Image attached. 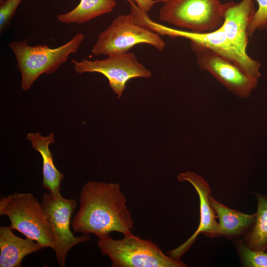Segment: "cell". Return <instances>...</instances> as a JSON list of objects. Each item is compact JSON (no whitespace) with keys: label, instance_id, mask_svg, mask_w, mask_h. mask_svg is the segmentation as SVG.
I'll use <instances>...</instances> for the list:
<instances>
[{"label":"cell","instance_id":"9a60e30c","mask_svg":"<svg viewBox=\"0 0 267 267\" xmlns=\"http://www.w3.org/2000/svg\"><path fill=\"white\" fill-rule=\"evenodd\" d=\"M211 205L219 220L218 236L229 239L236 237L250 228L256 218V213L249 215L228 208L214 199H210Z\"/></svg>","mask_w":267,"mask_h":267},{"label":"cell","instance_id":"d6986e66","mask_svg":"<svg viewBox=\"0 0 267 267\" xmlns=\"http://www.w3.org/2000/svg\"><path fill=\"white\" fill-rule=\"evenodd\" d=\"M258 8L255 11L247 29L248 37H252L257 30L267 28V0H256Z\"/></svg>","mask_w":267,"mask_h":267},{"label":"cell","instance_id":"8fae6325","mask_svg":"<svg viewBox=\"0 0 267 267\" xmlns=\"http://www.w3.org/2000/svg\"><path fill=\"white\" fill-rule=\"evenodd\" d=\"M177 180L178 182L187 181L192 184L198 193L200 204V221L196 230L182 244L168 252L171 257L180 260L200 233H203L211 238L218 237V222L216 220L215 212L210 203L211 190L208 182L199 175L189 171L179 174Z\"/></svg>","mask_w":267,"mask_h":267},{"label":"cell","instance_id":"2e32d148","mask_svg":"<svg viewBox=\"0 0 267 267\" xmlns=\"http://www.w3.org/2000/svg\"><path fill=\"white\" fill-rule=\"evenodd\" d=\"M115 0H80L71 11L57 16V20L64 24H81L112 12L116 6Z\"/></svg>","mask_w":267,"mask_h":267},{"label":"cell","instance_id":"44dd1931","mask_svg":"<svg viewBox=\"0 0 267 267\" xmlns=\"http://www.w3.org/2000/svg\"><path fill=\"white\" fill-rule=\"evenodd\" d=\"M128 2H130L131 0H125ZM136 5L142 11L147 13L149 12L154 5L160 2L163 1V0H134Z\"/></svg>","mask_w":267,"mask_h":267},{"label":"cell","instance_id":"7a4b0ae2","mask_svg":"<svg viewBox=\"0 0 267 267\" xmlns=\"http://www.w3.org/2000/svg\"><path fill=\"white\" fill-rule=\"evenodd\" d=\"M84 39V34L78 33L66 44L53 48L47 45H29L28 39L10 42L8 46L21 75L22 89L29 90L41 75L56 71L70 54L78 51Z\"/></svg>","mask_w":267,"mask_h":267},{"label":"cell","instance_id":"4fadbf2b","mask_svg":"<svg viewBox=\"0 0 267 267\" xmlns=\"http://www.w3.org/2000/svg\"><path fill=\"white\" fill-rule=\"evenodd\" d=\"M44 248L32 239L17 236L9 226H0V267H21L26 256Z\"/></svg>","mask_w":267,"mask_h":267},{"label":"cell","instance_id":"7402d4cb","mask_svg":"<svg viewBox=\"0 0 267 267\" xmlns=\"http://www.w3.org/2000/svg\"><path fill=\"white\" fill-rule=\"evenodd\" d=\"M3 0H0V1H3Z\"/></svg>","mask_w":267,"mask_h":267},{"label":"cell","instance_id":"ffe728a7","mask_svg":"<svg viewBox=\"0 0 267 267\" xmlns=\"http://www.w3.org/2000/svg\"><path fill=\"white\" fill-rule=\"evenodd\" d=\"M23 0H4L0 2V32L9 25L19 5Z\"/></svg>","mask_w":267,"mask_h":267},{"label":"cell","instance_id":"ba28073f","mask_svg":"<svg viewBox=\"0 0 267 267\" xmlns=\"http://www.w3.org/2000/svg\"><path fill=\"white\" fill-rule=\"evenodd\" d=\"M76 73H99L108 80L109 86L121 98L128 81L133 78H149L152 73L140 63L135 54L127 52L108 56L103 59L90 60L84 58L80 61L72 60Z\"/></svg>","mask_w":267,"mask_h":267},{"label":"cell","instance_id":"6da1fadb","mask_svg":"<svg viewBox=\"0 0 267 267\" xmlns=\"http://www.w3.org/2000/svg\"><path fill=\"white\" fill-rule=\"evenodd\" d=\"M79 202L71 222L75 232L93 234L98 238L112 231L132 233L133 219L118 183L88 181L81 188Z\"/></svg>","mask_w":267,"mask_h":267},{"label":"cell","instance_id":"3957f363","mask_svg":"<svg viewBox=\"0 0 267 267\" xmlns=\"http://www.w3.org/2000/svg\"><path fill=\"white\" fill-rule=\"evenodd\" d=\"M98 247L111 261V267H186L180 260L164 254L159 246L133 233L115 239L107 235L98 238Z\"/></svg>","mask_w":267,"mask_h":267},{"label":"cell","instance_id":"ac0fdd59","mask_svg":"<svg viewBox=\"0 0 267 267\" xmlns=\"http://www.w3.org/2000/svg\"><path fill=\"white\" fill-rule=\"evenodd\" d=\"M242 265L247 267H267V253L253 250L241 240L236 244Z\"/></svg>","mask_w":267,"mask_h":267},{"label":"cell","instance_id":"52a82bcc","mask_svg":"<svg viewBox=\"0 0 267 267\" xmlns=\"http://www.w3.org/2000/svg\"><path fill=\"white\" fill-rule=\"evenodd\" d=\"M41 205L49 222L54 239V250L58 265L65 266L69 251L74 246L90 240L88 235L75 236L70 230L71 218L77 205L74 199L63 197L60 193L45 192Z\"/></svg>","mask_w":267,"mask_h":267},{"label":"cell","instance_id":"5b68a950","mask_svg":"<svg viewBox=\"0 0 267 267\" xmlns=\"http://www.w3.org/2000/svg\"><path fill=\"white\" fill-rule=\"evenodd\" d=\"M139 44H150L159 51L166 46L159 34L139 24L131 12L119 15L99 34L91 53L95 55L122 54Z\"/></svg>","mask_w":267,"mask_h":267},{"label":"cell","instance_id":"5bb4252c","mask_svg":"<svg viewBox=\"0 0 267 267\" xmlns=\"http://www.w3.org/2000/svg\"><path fill=\"white\" fill-rule=\"evenodd\" d=\"M26 139L31 142L33 148L41 154L43 160V186L49 192L60 193L61 183L64 175L55 167L52 154L49 148L50 144L54 142V134L50 133L46 136L39 132L30 133L26 134Z\"/></svg>","mask_w":267,"mask_h":267},{"label":"cell","instance_id":"7c38bea8","mask_svg":"<svg viewBox=\"0 0 267 267\" xmlns=\"http://www.w3.org/2000/svg\"><path fill=\"white\" fill-rule=\"evenodd\" d=\"M253 0L223 3V22L221 27L228 40L239 51L247 53V29L255 12Z\"/></svg>","mask_w":267,"mask_h":267},{"label":"cell","instance_id":"277c9868","mask_svg":"<svg viewBox=\"0 0 267 267\" xmlns=\"http://www.w3.org/2000/svg\"><path fill=\"white\" fill-rule=\"evenodd\" d=\"M0 215L8 217L12 230L44 248L54 247V239L47 216L31 193H14L0 199Z\"/></svg>","mask_w":267,"mask_h":267},{"label":"cell","instance_id":"9c48e42d","mask_svg":"<svg viewBox=\"0 0 267 267\" xmlns=\"http://www.w3.org/2000/svg\"><path fill=\"white\" fill-rule=\"evenodd\" d=\"M150 28L160 35H167L172 38L182 37L201 44L235 64L250 77L258 80L261 76L260 63L236 48L221 27L210 32L194 33L167 27L152 21Z\"/></svg>","mask_w":267,"mask_h":267},{"label":"cell","instance_id":"30bf717a","mask_svg":"<svg viewBox=\"0 0 267 267\" xmlns=\"http://www.w3.org/2000/svg\"><path fill=\"white\" fill-rule=\"evenodd\" d=\"M190 45L201 70L210 73L239 97L250 96L258 80L247 75L235 64L206 46L193 42H190Z\"/></svg>","mask_w":267,"mask_h":267},{"label":"cell","instance_id":"8992f818","mask_svg":"<svg viewBox=\"0 0 267 267\" xmlns=\"http://www.w3.org/2000/svg\"><path fill=\"white\" fill-rule=\"evenodd\" d=\"M159 18L194 33L214 31L223 23V3L220 0H163Z\"/></svg>","mask_w":267,"mask_h":267},{"label":"cell","instance_id":"e0dca14e","mask_svg":"<svg viewBox=\"0 0 267 267\" xmlns=\"http://www.w3.org/2000/svg\"><path fill=\"white\" fill-rule=\"evenodd\" d=\"M257 210L255 220L246 235L244 244L250 249H267V195L255 193Z\"/></svg>","mask_w":267,"mask_h":267}]
</instances>
